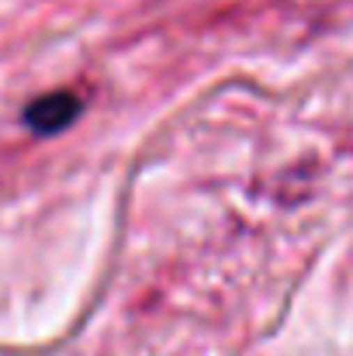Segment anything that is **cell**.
<instances>
[{"instance_id":"1","label":"cell","mask_w":353,"mask_h":356,"mask_svg":"<svg viewBox=\"0 0 353 356\" xmlns=\"http://www.w3.org/2000/svg\"><path fill=\"white\" fill-rule=\"evenodd\" d=\"M80 111H84V101L73 90H52V94H42L28 104L24 124L35 135H59L63 128H70L80 118Z\"/></svg>"}]
</instances>
